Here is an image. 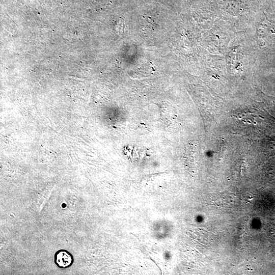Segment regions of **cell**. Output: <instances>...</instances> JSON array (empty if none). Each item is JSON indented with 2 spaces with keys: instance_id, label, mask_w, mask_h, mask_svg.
I'll list each match as a JSON object with an SVG mask.
<instances>
[{
  "instance_id": "1",
  "label": "cell",
  "mask_w": 275,
  "mask_h": 275,
  "mask_svg": "<svg viewBox=\"0 0 275 275\" xmlns=\"http://www.w3.org/2000/svg\"><path fill=\"white\" fill-rule=\"evenodd\" d=\"M54 261L58 267L65 269L72 265L74 258L69 252L65 250H60L55 253Z\"/></svg>"
}]
</instances>
